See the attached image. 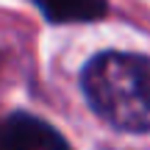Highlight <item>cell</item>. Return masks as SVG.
Instances as JSON below:
<instances>
[{"instance_id":"6da1fadb","label":"cell","mask_w":150,"mask_h":150,"mask_svg":"<svg viewBox=\"0 0 150 150\" xmlns=\"http://www.w3.org/2000/svg\"><path fill=\"white\" fill-rule=\"evenodd\" d=\"M81 92L89 108L122 134L150 131V56L106 50L81 70Z\"/></svg>"},{"instance_id":"7a4b0ae2","label":"cell","mask_w":150,"mask_h":150,"mask_svg":"<svg viewBox=\"0 0 150 150\" xmlns=\"http://www.w3.org/2000/svg\"><path fill=\"white\" fill-rule=\"evenodd\" d=\"M0 150H72L59 128L28 111L0 117Z\"/></svg>"},{"instance_id":"3957f363","label":"cell","mask_w":150,"mask_h":150,"mask_svg":"<svg viewBox=\"0 0 150 150\" xmlns=\"http://www.w3.org/2000/svg\"><path fill=\"white\" fill-rule=\"evenodd\" d=\"M42 17L56 25L95 22L108 14V0H33Z\"/></svg>"}]
</instances>
